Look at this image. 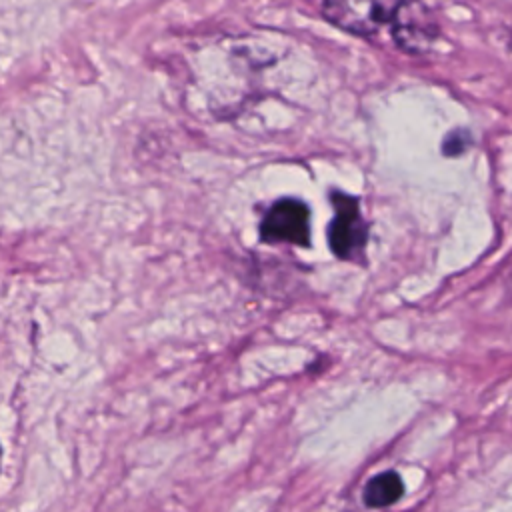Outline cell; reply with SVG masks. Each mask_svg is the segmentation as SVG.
Returning a JSON list of instances; mask_svg holds the SVG:
<instances>
[{
	"label": "cell",
	"mask_w": 512,
	"mask_h": 512,
	"mask_svg": "<svg viewBox=\"0 0 512 512\" xmlns=\"http://www.w3.org/2000/svg\"><path fill=\"white\" fill-rule=\"evenodd\" d=\"M404 0H324L322 14L334 26L356 34L374 36L392 22Z\"/></svg>",
	"instance_id": "cell-1"
},
{
	"label": "cell",
	"mask_w": 512,
	"mask_h": 512,
	"mask_svg": "<svg viewBox=\"0 0 512 512\" xmlns=\"http://www.w3.org/2000/svg\"><path fill=\"white\" fill-rule=\"evenodd\" d=\"M260 238L264 242H290L308 246L310 242V210L296 198H282L270 206L262 224Z\"/></svg>",
	"instance_id": "cell-2"
},
{
	"label": "cell",
	"mask_w": 512,
	"mask_h": 512,
	"mask_svg": "<svg viewBox=\"0 0 512 512\" xmlns=\"http://www.w3.org/2000/svg\"><path fill=\"white\" fill-rule=\"evenodd\" d=\"M334 218L328 226V242L338 258H352L366 244V224L360 216L358 200L344 192H332Z\"/></svg>",
	"instance_id": "cell-3"
},
{
	"label": "cell",
	"mask_w": 512,
	"mask_h": 512,
	"mask_svg": "<svg viewBox=\"0 0 512 512\" xmlns=\"http://www.w3.org/2000/svg\"><path fill=\"white\" fill-rule=\"evenodd\" d=\"M390 24L394 42L406 52H426L438 34L432 16L414 0H404Z\"/></svg>",
	"instance_id": "cell-4"
},
{
	"label": "cell",
	"mask_w": 512,
	"mask_h": 512,
	"mask_svg": "<svg viewBox=\"0 0 512 512\" xmlns=\"http://www.w3.org/2000/svg\"><path fill=\"white\" fill-rule=\"evenodd\" d=\"M400 496H402V480L396 472L378 474L364 488V502L372 508L390 506Z\"/></svg>",
	"instance_id": "cell-5"
}]
</instances>
